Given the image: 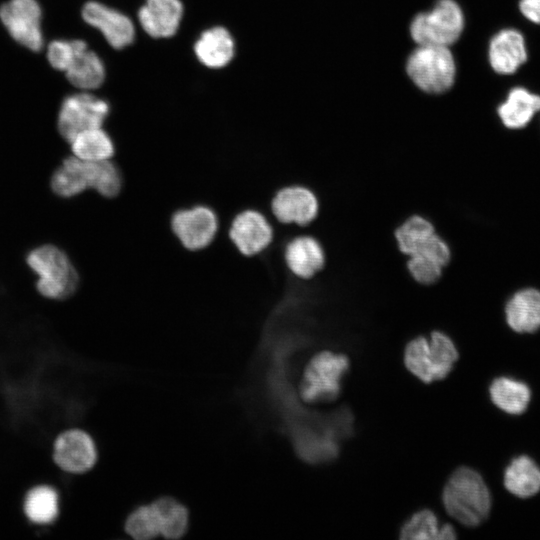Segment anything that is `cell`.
<instances>
[{
	"instance_id": "1",
	"label": "cell",
	"mask_w": 540,
	"mask_h": 540,
	"mask_svg": "<svg viewBox=\"0 0 540 540\" xmlns=\"http://www.w3.org/2000/svg\"><path fill=\"white\" fill-rule=\"evenodd\" d=\"M123 185V173L112 159L90 161L74 155L63 160L50 180L52 191L61 197H72L91 188L112 199L119 196Z\"/></svg>"
},
{
	"instance_id": "2",
	"label": "cell",
	"mask_w": 540,
	"mask_h": 540,
	"mask_svg": "<svg viewBox=\"0 0 540 540\" xmlns=\"http://www.w3.org/2000/svg\"><path fill=\"white\" fill-rule=\"evenodd\" d=\"M442 502L451 517L465 526L474 527L488 517L492 499L482 476L472 468L461 467L448 479Z\"/></svg>"
},
{
	"instance_id": "3",
	"label": "cell",
	"mask_w": 540,
	"mask_h": 540,
	"mask_svg": "<svg viewBox=\"0 0 540 540\" xmlns=\"http://www.w3.org/2000/svg\"><path fill=\"white\" fill-rule=\"evenodd\" d=\"M458 351L451 337L434 330L429 337L411 339L404 350V364L424 383L445 378L458 359Z\"/></svg>"
},
{
	"instance_id": "4",
	"label": "cell",
	"mask_w": 540,
	"mask_h": 540,
	"mask_svg": "<svg viewBox=\"0 0 540 540\" xmlns=\"http://www.w3.org/2000/svg\"><path fill=\"white\" fill-rule=\"evenodd\" d=\"M29 267L38 275L36 288L49 299L64 300L79 286V274L67 254L53 244L36 247L26 257Z\"/></svg>"
},
{
	"instance_id": "5",
	"label": "cell",
	"mask_w": 540,
	"mask_h": 540,
	"mask_svg": "<svg viewBox=\"0 0 540 540\" xmlns=\"http://www.w3.org/2000/svg\"><path fill=\"white\" fill-rule=\"evenodd\" d=\"M349 368L346 355L324 350L307 363L300 382L301 398L307 403L334 399Z\"/></svg>"
},
{
	"instance_id": "6",
	"label": "cell",
	"mask_w": 540,
	"mask_h": 540,
	"mask_svg": "<svg viewBox=\"0 0 540 540\" xmlns=\"http://www.w3.org/2000/svg\"><path fill=\"white\" fill-rule=\"evenodd\" d=\"M407 73L412 81L428 93L448 90L455 78L456 66L448 47L419 45L407 61Z\"/></svg>"
},
{
	"instance_id": "7",
	"label": "cell",
	"mask_w": 540,
	"mask_h": 540,
	"mask_svg": "<svg viewBox=\"0 0 540 540\" xmlns=\"http://www.w3.org/2000/svg\"><path fill=\"white\" fill-rule=\"evenodd\" d=\"M464 28V16L453 0H439L434 8L417 15L410 33L418 45L448 47L458 40Z\"/></svg>"
},
{
	"instance_id": "8",
	"label": "cell",
	"mask_w": 540,
	"mask_h": 540,
	"mask_svg": "<svg viewBox=\"0 0 540 540\" xmlns=\"http://www.w3.org/2000/svg\"><path fill=\"white\" fill-rule=\"evenodd\" d=\"M108 99L90 91H81L67 96L61 105L57 128L61 136L70 141L80 132L102 127L111 114Z\"/></svg>"
},
{
	"instance_id": "9",
	"label": "cell",
	"mask_w": 540,
	"mask_h": 540,
	"mask_svg": "<svg viewBox=\"0 0 540 540\" xmlns=\"http://www.w3.org/2000/svg\"><path fill=\"white\" fill-rule=\"evenodd\" d=\"M217 213L209 205L198 203L182 207L170 217V229L178 243L191 252L210 246L219 231Z\"/></svg>"
},
{
	"instance_id": "10",
	"label": "cell",
	"mask_w": 540,
	"mask_h": 540,
	"mask_svg": "<svg viewBox=\"0 0 540 540\" xmlns=\"http://www.w3.org/2000/svg\"><path fill=\"white\" fill-rule=\"evenodd\" d=\"M81 17L101 34L112 50H123L136 40L138 27L135 19L117 7L89 0L82 6Z\"/></svg>"
},
{
	"instance_id": "11",
	"label": "cell",
	"mask_w": 540,
	"mask_h": 540,
	"mask_svg": "<svg viewBox=\"0 0 540 540\" xmlns=\"http://www.w3.org/2000/svg\"><path fill=\"white\" fill-rule=\"evenodd\" d=\"M269 207L278 223L305 229L318 217L320 201L310 187L293 183L278 188L270 199Z\"/></svg>"
},
{
	"instance_id": "12",
	"label": "cell",
	"mask_w": 540,
	"mask_h": 540,
	"mask_svg": "<svg viewBox=\"0 0 540 540\" xmlns=\"http://www.w3.org/2000/svg\"><path fill=\"white\" fill-rule=\"evenodd\" d=\"M227 236L244 257H254L273 243L275 230L268 217L256 208H245L232 218Z\"/></svg>"
},
{
	"instance_id": "13",
	"label": "cell",
	"mask_w": 540,
	"mask_h": 540,
	"mask_svg": "<svg viewBox=\"0 0 540 540\" xmlns=\"http://www.w3.org/2000/svg\"><path fill=\"white\" fill-rule=\"evenodd\" d=\"M0 19L16 42L32 51L42 49L41 8L36 0H9L0 7Z\"/></svg>"
},
{
	"instance_id": "14",
	"label": "cell",
	"mask_w": 540,
	"mask_h": 540,
	"mask_svg": "<svg viewBox=\"0 0 540 540\" xmlns=\"http://www.w3.org/2000/svg\"><path fill=\"white\" fill-rule=\"evenodd\" d=\"M185 7L182 0H144L134 19L138 30L161 40L174 37L182 24Z\"/></svg>"
},
{
	"instance_id": "15",
	"label": "cell",
	"mask_w": 540,
	"mask_h": 540,
	"mask_svg": "<svg viewBox=\"0 0 540 540\" xmlns=\"http://www.w3.org/2000/svg\"><path fill=\"white\" fill-rule=\"evenodd\" d=\"M282 260L292 276L309 281L325 267L326 252L317 237L303 232L288 238L282 247Z\"/></svg>"
},
{
	"instance_id": "16",
	"label": "cell",
	"mask_w": 540,
	"mask_h": 540,
	"mask_svg": "<svg viewBox=\"0 0 540 540\" xmlns=\"http://www.w3.org/2000/svg\"><path fill=\"white\" fill-rule=\"evenodd\" d=\"M52 456L63 471L82 474L95 466L98 454L95 441L87 432L69 429L56 438Z\"/></svg>"
},
{
	"instance_id": "17",
	"label": "cell",
	"mask_w": 540,
	"mask_h": 540,
	"mask_svg": "<svg viewBox=\"0 0 540 540\" xmlns=\"http://www.w3.org/2000/svg\"><path fill=\"white\" fill-rule=\"evenodd\" d=\"M196 60L205 68L220 70L227 67L235 57L236 41L224 25H212L203 29L192 44Z\"/></svg>"
},
{
	"instance_id": "18",
	"label": "cell",
	"mask_w": 540,
	"mask_h": 540,
	"mask_svg": "<svg viewBox=\"0 0 540 540\" xmlns=\"http://www.w3.org/2000/svg\"><path fill=\"white\" fill-rule=\"evenodd\" d=\"M488 54L495 72L502 75L515 73L527 60L523 35L513 28L499 31L490 41Z\"/></svg>"
},
{
	"instance_id": "19",
	"label": "cell",
	"mask_w": 540,
	"mask_h": 540,
	"mask_svg": "<svg viewBox=\"0 0 540 540\" xmlns=\"http://www.w3.org/2000/svg\"><path fill=\"white\" fill-rule=\"evenodd\" d=\"M505 320L516 333H534L540 329V290L522 288L513 293L504 308Z\"/></svg>"
},
{
	"instance_id": "20",
	"label": "cell",
	"mask_w": 540,
	"mask_h": 540,
	"mask_svg": "<svg viewBox=\"0 0 540 540\" xmlns=\"http://www.w3.org/2000/svg\"><path fill=\"white\" fill-rule=\"evenodd\" d=\"M65 74L74 87L91 92L104 86L107 67L104 59L87 46L78 52Z\"/></svg>"
},
{
	"instance_id": "21",
	"label": "cell",
	"mask_w": 540,
	"mask_h": 540,
	"mask_svg": "<svg viewBox=\"0 0 540 540\" xmlns=\"http://www.w3.org/2000/svg\"><path fill=\"white\" fill-rule=\"evenodd\" d=\"M539 111L540 96L523 87L511 89L497 109L502 124L512 130L527 126Z\"/></svg>"
},
{
	"instance_id": "22",
	"label": "cell",
	"mask_w": 540,
	"mask_h": 540,
	"mask_svg": "<svg viewBox=\"0 0 540 540\" xmlns=\"http://www.w3.org/2000/svg\"><path fill=\"white\" fill-rule=\"evenodd\" d=\"M504 486L519 498H530L540 491V467L527 455L512 459L504 471Z\"/></svg>"
},
{
	"instance_id": "23",
	"label": "cell",
	"mask_w": 540,
	"mask_h": 540,
	"mask_svg": "<svg viewBox=\"0 0 540 540\" xmlns=\"http://www.w3.org/2000/svg\"><path fill=\"white\" fill-rule=\"evenodd\" d=\"M489 395L497 408L511 415L525 412L531 400V390L526 383L506 376L491 382Z\"/></svg>"
},
{
	"instance_id": "24",
	"label": "cell",
	"mask_w": 540,
	"mask_h": 540,
	"mask_svg": "<svg viewBox=\"0 0 540 540\" xmlns=\"http://www.w3.org/2000/svg\"><path fill=\"white\" fill-rule=\"evenodd\" d=\"M70 144L73 155L83 160H108L116 152L115 142L103 126L78 133Z\"/></svg>"
},
{
	"instance_id": "25",
	"label": "cell",
	"mask_w": 540,
	"mask_h": 540,
	"mask_svg": "<svg viewBox=\"0 0 540 540\" xmlns=\"http://www.w3.org/2000/svg\"><path fill=\"white\" fill-rule=\"evenodd\" d=\"M435 232V225L428 217L415 213L405 218L393 234L400 253L409 257Z\"/></svg>"
},
{
	"instance_id": "26",
	"label": "cell",
	"mask_w": 540,
	"mask_h": 540,
	"mask_svg": "<svg viewBox=\"0 0 540 540\" xmlns=\"http://www.w3.org/2000/svg\"><path fill=\"white\" fill-rule=\"evenodd\" d=\"M25 516L35 524L53 522L59 511L57 492L50 486L39 485L28 491L23 505Z\"/></svg>"
},
{
	"instance_id": "27",
	"label": "cell",
	"mask_w": 540,
	"mask_h": 540,
	"mask_svg": "<svg viewBox=\"0 0 540 540\" xmlns=\"http://www.w3.org/2000/svg\"><path fill=\"white\" fill-rule=\"evenodd\" d=\"M157 510L161 535L167 539L182 537L189 525L188 509L172 497H161L153 501Z\"/></svg>"
},
{
	"instance_id": "28",
	"label": "cell",
	"mask_w": 540,
	"mask_h": 540,
	"mask_svg": "<svg viewBox=\"0 0 540 540\" xmlns=\"http://www.w3.org/2000/svg\"><path fill=\"white\" fill-rule=\"evenodd\" d=\"M125 532L136 540H149L161 535L160 521L153 502L138 506L128 515Z\"/></svg>"
},
{
	"instance_id": "29",
	"label": "cell",
	"mask_w": 540,
	"mask_h": 540,
	"mask_svg": "<svg viewBox=\"0 0 540 540\" xmlns=\"http://www.w3.org/2000/svg\"><path fill=\"white\" fill-rule=\"evenodd\" d=\"M440 525L437 516L430 510H421L411 516L401 528L402 539H437Z\"/></svg>"
},
{
	"instance_id": "30",
	"label": "cell",
	"mask_w": 540,
	"mask_h": 540,
	"mask_svg": "<svg viewBox=\"0 0 540 540\" xmlns=\"http://www.w3.org/2000/svg\"><path fill=\"white\" fill-rule=\"evenodd\" d=\"M87 46L82 39L54 40L48 46V61L53 68L65 72L78 52Z\"/></svg>"
},
{
	"instance_id": "31",
	"label": "cell",
	"mask_w": 540,
	"mask_h": 540,
	"mask_svg": "<svg viewBox=\"0 0 540 540\" xmlns=\"http://www.w3.org/2000/svg\"><path fill=\"white\" fill-rule=\"evenodd\" d=\"M406 268L410 277L424 286L436 283L443 273L442 266L418 255L406 257Z\"/></svg>"
},
{
	"instance_id": "32",
	"label": "cell",
	"mask_w": 540,
	"mask_h": 540,
	"mask_svg": "<svg viewBox=\"0 0 540 540\" xmlns=\"http://www.w3.org/2000/svg\"><path fill=\"white\" fill-rule=\"evenodd\" d=\"M519 9L527 20L540 24V0H520Z\"/></svg>"
},
{
	"instance_id": "33",
	"label": "cell",
	"mask_w": 540,
	"mask_h": 540,
	"mask_svg": "<svg viewBox=\"0 0 540 540\" xmlns=\"http://www.w3.org/2000/svg\"><path fill=\"white\" fill-rule=\"evenodd\" d=\"M455 529L450 524H445L440 526L437 539L448 540L454 539L456 537Z\"/></svg>"
}]
</instances>
